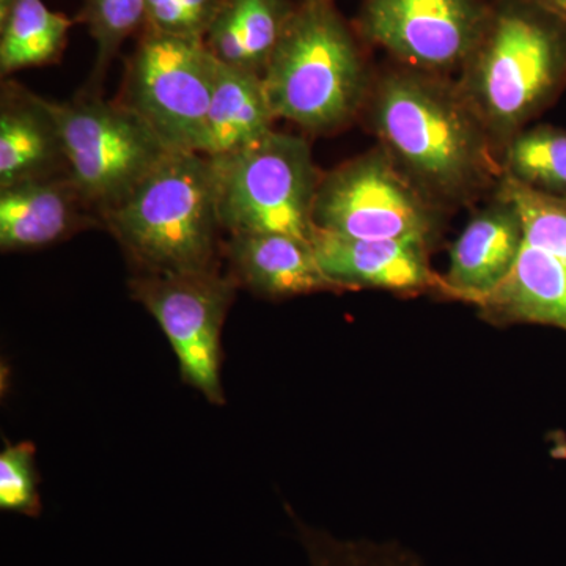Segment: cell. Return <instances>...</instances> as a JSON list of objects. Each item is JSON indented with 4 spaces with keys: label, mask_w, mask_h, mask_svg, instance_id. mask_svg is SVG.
I'll return each mask as SVG.
<instances>
[{
    "label": "cell",
    "mask_w": 566,
    "mask_h": 566,
    "mask_svg": "<svg viewBox=\"0 0 566 566\" xmlns=\"http://www.w3.org/2000/svg\"><path fill=\"white\" fill-rule=\"evenodd\" d=\"M363 114L378 145L446 211L501 185L497 148L452 76L394 63L374 77Z\"/></svg>",
    "instance_id": "obj_1"
},
{
    "label": "cell",
    "mask_w": 566,
    "mask_h": 566,
    "mask_svg": "<svg viewBox=\"0 0 566 566\" xmlns=\"http://www.w3.org/2000/svg\"><path fill=\"white\" fill-rule=\"evenodd\" d=\"M457 85L494 147L526 129L566 87V22L535 0H490Z\"/></svg>",
    "instance_id": "obj_2"
},
{
    "label": "cell",
    "mask_w": 566,
    "mask_h": 566,
    "mask_svg": "<svg viewBox=\"0 0 566 566\" xmlns=\"http://www.w3.org/2000/svg\"><path fill=\"white\" fill-rule=\"evenodd\" d=\"M139 273L219 270L218 182L200 153L167 151L132 196L103 216Z\"/></svg>",
    "instance_id": "obj_3"
},
{
    "label": "cell",
    "mask_w": 566,
    "mask_h": 566,
    "mask_svg": "<svg viewBox=\"0 0 566 566\" xmlns=\"http://www.w3.org/2000/svg\"><path fill=\"white\" fill-rule=\"evenodd\" d=\"M262 77L275 118L333 134L363 114L375 74L333 0H304Z\"/></svg>",
    "instance_id": "obj_4"
},
{
    "label": "cell",
    "mask_w": 566,
    "mask_h": 566,
    "mask_svg": "<svg viewBox=\"0 0 566 566\" xmlns=\"http://www.w3.org/2000/svg\"><path fill=\"white\" fill-rule=\"evenodd\" d=\"M210 159L223 230L311 240L323 174L307 140L274 129L244 150Z\"/></svg>",
    "instance_id": "obj_5"
},
{
    "label": "cell",
    "mask_w": 566,
    "mask_h": 566,
    "mask_svg": "<svg viewBox=\"0 0 566 566\" xmlns=\"http://www.w3.org/2000/svg\"><path fill=\"white\" fill-rule=\"evenodd\" d=\"M447 212L376 145L323 174L314 223L316 230L353 240L412 241L434 249Z\"/></svg>",
    "instance_id": "obj_6"
},
{
    "label": "cell",
    "mask_w": 566,
    "mask_h": 566,
    "mask_svg": "<svg viewBox=\"0 0 566 566\" xmlns=\"http://www.w3.org/2000/svg\"><path fill=\"white\" fill-rule=\"evenodd\" d=\"M48 104L61 133L66 175L99 219L125 202L169 151L139 115L91 88Z\"/></svg>",
    "instance_id": "obj_7"
},
{
    "label": "cell",
    "mask_w": 566,
    "mask_h": 566,
    "mask_svg": "<svg viewBox=\"0 0 566 566\" xmlns=\"http://www.w3.org/2000/svg\"><path fill=\"white\" fill-rule=\"evenodd\" d=\"M212 77L214 57L203 40L148 29L126 71L120 103L167 150L202 155Z\"/></svg>",
    "instance_id": "obj_8"
},
{
    "label": "cell",
    "mask_w": 566,
    "mask_h": 566,
    "mask_svg": "<svg viewBox=\"0 0 566 566\" xmlns=\"http://www.w3.org/2000/svg\"><path fill=\"white\" fill-rule=\"evenodd\" d=\"M497 189L520 210L523 244L512 273L476 311L497 326L542 324L566 331V197L531 191L509 178Z\"/></svg>",
    "instance_id": "obj_9"
},
{
    "label": "cell",
    "mask_w": 566,
    "mask_h": 566,
    "mask_svg": "<svg viewBox=\"0 0 566 566\" xmlns=\"http://www.w3.org/2000/svg\"><path fill=\"white\" fill-rule=\"evenodd\" d=\"M238 286L232 275L219 270L139 273L129 282L133 300L150 312L172 345L181 378L212 405L226 403L222 329Z\"/></svg>",
    "instance_id": "obj_10"
},
{
    "label": "cell",
    "mask_w": 566,
    "mask_h": 566,
    "mask_svg": "<svg viewBox=\"0 0 566 566\" xmlns=\"http://www.w3.org/2000/svg\"><path fill=\"white\" fill-rule=\"evenodd\" d=\"M488 11L490 0H365L357 33L398 65L450 76L474 50Z\"/></svg>",
    "instance_id": "obj_11"
},
{
    "label": "cell",
    "mask_w": 566,
    "mask_h": 566,
    "mask_svg": "<svg viewBox=\"0 0 566 566\" xmlns=\"http://www.w3.org/2000/svg\"><path fill=\"white\" fill-rule=\"evenodd\" d=\"M523 238L520 210L495 189L450 245L449 266L439 274L438 293L460 303H482L512 273Z\"/></svg>",
    "instance_id": "obj_12"
},
{
    "label": "cell",
    "mask_w": 566,
    "mask_h": 566,
    "mask_svg": "<svg viewBox=\"0 0 566 566\" xmlns=\"http://www.w3.org/2000/svg\"><path fill=\"white\" fill-rule=\"evenodd\" d=\"M323 273L338 290H382L395 294L438 293L433 249L412 241L353 240L316 230L312 234Z\"/></svg>",
    "instance_id": "obj_13"
},
{
    "label": "cell",
    "mask_w": 566,
    "mask_h": 566,
    "mask_svg": "<svg viewBox=\"0 0 566 566\" xmlns=\"http://www.w3.org/2000/svg\"><path fill=\"white\" fill-rule=\"evenodd\" d=\"M69 175L22 181L0 189V249L33 251L98 226Z\"/></svg>",
    "instance_id": "obj_14"
},
{
    "label": "cell",
    "mask_w": 566,
    "mask_h": 566,
    "mask_svg": "<svg viewBox=\"0 0 566 566\" xmlns=\"http://www.w3.org/2000/svg\"><path fill=\"white\" fill-rule=\"evenodd\" d=\"M226 255L238 285L268 300L338 290L323 273L312 240L305 238L285 233L230 234Z\"/></svg>",
    "instance_id": "obj_15"
},
{
    "label": "cell",
    "mask_w": 566,
    "mask_h": 566,
    "mask_svg": "<svg viewBox=\"0 0 566 566\" xmlns=\"http://www.w3.org/2000/svg\"><path fill=\"white\" fill-rule=\"evenodd\" d=\"M57 175H66V163L48 99L7 82L0 103V189Z\"/></svg>",
    "instance_id": "obj_16"
},
{
    "label": "cell",
    "mask_w": 566,
    "mask_h": 566,
    "mask_svg": "<svg viewBox=\"0 0 566 566\" xmlns=\"http://www.w3.org/2000/svg\"><path fill=\"white\" fill-rule=\"evenodd\" d=\"M275 120L263 77L214 59L202 155L214 159L244 150L273 133Z\"/></svg>",
    "instance_id": "obj_17"
},
{
    "label": "cell",
    "mask_w": 566,
    "mask_h": 566,
    "mask_svg": "<svg viewBox=\"0 0 566 566\" xmlns=\"http://www.w3.org/2000/svg\"><path fill=\"white\" fill-rule=\"evenodd\" d=\"M293 10L286 0H222L205 46L223 65L263 76Z\"/></svg>",
    "instance_id": "obj_18"
},
{
    "label": "cell",
    "mask_w": 566,
    "mask_h": 566,
    "mask_svg": "<svg viewBox=\"0 0 566 566\" xmlns=\"http://www.w3.org/2000/svg\"><path fill=\"white\" fill-rule=\"evenodd\" d=\"M71 25L73 22L65 14L48 9L43 0H17L9 20L0 25L3 76L57 61Z\"/></svg>",
    "instance_id": "obj_19"
},
{
    "label": "cell",
    "mask_w": 566,
    "mask_h": 566,
    "mask_svg": "<svg viewBox=\"0 0 566 566\" xmlns=\"http://www.w3.org/2000/svg\"><path fill=\"white\" fill-rule=\"evenodd\" d=\"M502 178L531 191L566 197V129L527 126L502 148Z\"/></svg>",
    "instance_id": "obj_20"
},
{
    "label": "cell",
    "mask_w": 566,
    "mask_h": 566,
    "mask_svg": "<svg viewBox=\"0 0 566 566\" xmlns=\"http://www.w3.org/2000/svg\"><path fill=\"white\" fill-rule=\"evenodd\" d=\"M308 566H422L398 543L342 542L326 532L300 524Z\"/></svg>",
    "instance_id": "obj_21"
},
{
    "label": "cell",
    "mask_w": 566,
    "mask_h": 566,
    "mask_svg": "<svg viewBox=\"0 0 566 566\" xmlns=\"http://www.w3.org/2000/svg\"><path fill=\"white\" fill-rule=\"evenodd\" d=\"M85 21L96 43L91 91L98 92L99 82L123 41L144 24L145 0H88Z\"/></svg>",
    "instance_id": "obj_22"
},
{
    "label": "cell",
    "mask_w": 566,
    "mask_h": 566,
    "mask_svg": "<svg viewBox=\"0 0 566 566\" xmlns=\"http://www.w3.org/2000/svg\"><path fill=\"white\" fill-rule=\"evenodd\" d=\"M32 442L9 444L0 452V509L39 516L41 501Z\"/></svg>",
    "instance_id": "obj_23"
},
{
    "label": "cell",
    "mask_w": 566,
    "mask_h": 566,
    "mask_svg": "<svg viewBox=\"0 0 566 566\" xmlns=\"http://www.w3.org/2000/svg\"><path fill=\"white\" fill-rule=\"evenodd\" d=\"M145 22L151 31L185 39H205L202 25L182 6L181 0H145Z\"/></svg>",
    "instance_id": "obj_24"
},
{
    "label": "cell",
    "mask_w": 566,
    "mask_h": 566,
    "mask_svg": "<svg viewBox=\"0 0 566 566\" xmlns=\"http://www.w3.org/2000/svg\"><path fill=\"white\" fill-rule=\"evenodd\" d=\"M535 2L566 22V0H535Z\"/></svg>",
    "instance_id": "obj_25"
},
{
    "label": "cell",
    "mask_w": 566,
    "mask_h": 566,
    "mask_svg": "<svg viewBox=\"0 0 566 566\" xmlns=\"http://www.w3.org/2000/svg\"><path fill=\"white\" fill-rule=\"evenodd\" d=\"M17 0H0V25L9 20L11 10H13Z\"/></svg>",
    "instance_id": "obj_26"
}]
</instances>
